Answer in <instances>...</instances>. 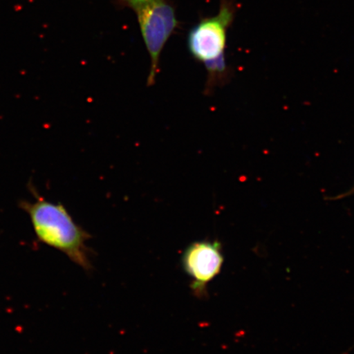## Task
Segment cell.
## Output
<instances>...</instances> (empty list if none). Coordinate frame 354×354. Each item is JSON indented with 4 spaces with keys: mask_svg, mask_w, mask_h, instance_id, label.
<instances>
[{
    "mask_svg": "<svg viewBox=\"0 0 354 354\" xmlns=\"http://www.w3.org/2000/svg\"><path fill=\"white\" fill-rule=\"evenodd\" d=\"M21 207L29 214L39 241L63 252L86 272L92 271V252L86 245L91 236L76 223L63 205L37 196L34 203H22Z\"/></svg>",
    "mask_w": 354,
    "mask_h": 354,
    "instance_id": "1",
    "label": "cell"
},
{
    "mask_svg": "<svg viewBox=\"0 0 354 354\" xmlns=\"http://www.w3.org/2000/svg\"><path fill=\"white\" fill-rule=\"evenodd\" d=\"M119 6L131 8L138 19L141 35L150 57L147 86H153L159 71L163 48L177 26L176 10L170 0H116Z\"/></svg>",
    "mask_w": 354,
    "mask_h": 354,
    "instance_id": "3",
    "label": "cell"
},
{
    "mask_svg": "<svg viewBox=\"0 0 354 354\" xmlns=\"http://www.w3.org/2000/svg\"><path fill=\"white\" fill-rule=\"evenodd\" d=\"M223 245L218 241H194L185 248L181 265L192 278L190 290L198 299L207 295V286L219 275L223 268Z\"/></svg>",
    "mask_w": 354,
    "mask_h": 354,
    "instance_id": "4",
    "label": "cell"
},
{
    "mask_svg": "<svg viewBox=\"0 0 354 354\" xmlns=\"http://www.w3.org/2000/svg\"><path fill=\"white\" fill-rule=\"evenodd\" d=\"M237 8L233 0H221L216 15L203 19L188 34L190 55L207 69L205 92L214 90L229 77L225 53L228 30L236 17Z\"/></svg>",
    "mask_w": 354,
    "mask_h": 354,
    "instance_id": "2",
    "label": "cell"
},
{
    "mask_svg": "<svg viewBox=\"0 0 354 354\" xmlns=\"http://www.w3.org/2000/svg\"><path fill=\"white\" fill-rule=\"evenodd\" d=\"M354 194V187L351 190V192L345 194L344 196H351V194Z\"/></svg>",
    "mask_w": 354,
    "mask_h": 354,
    "instance_id": "5",
    "label": "cell"
}]
</instances>
